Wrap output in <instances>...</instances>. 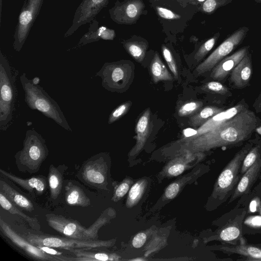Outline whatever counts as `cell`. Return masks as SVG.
Wrapping results in <instances>:
<instances>
[{"mask_svg":"<svg viewBox=\"0 0 261 261\" xmlns=\"http://www.w3.org/2000/svg\"><path fill=\"white\" fill-rule=\"evenodd\" d=\"M257 123L254 112L244 109L231 118L197 136L185 140V149L205 151L237 144L248 139Z\"/></svg>","mask_w":261,"mask_h":261,"instance_id":"obj_1","label":"cell"},{"mask_svg":"<svg viewBox=\"0 0 261 261\" xmlns=\"http://www.w3.org/2000/svg\"><path fill=\"white\" fill-rule=\"evenodd\" d=\"M19 71L0 50V130H7L19 117Z\"/></svg>","mask_w":261,"mask_h":261,"instance_id":"obj_2","label":"cell"},{"mask_svg":"<svg viewBox=\"0 0 261 261\" xmlns=\"http://www.w3.org/2000/svg\"><path fill=\"white\" fill-rule=\"evenodd\" d=\"M19 80L24 94V101L28 107L39 111L65 130L72 132L57 102L41 86L34 80L28 79L25 72L21 74Z\"/></svg>","mask_w":261,"mask_h":261,"instance_id":"obj_3","label":"cell"},{"mask_svg":"<svg viewBox=\"0 0 261 261\" xmlns=\"http://www.w3.org/2000/svg\"><path fill=\"white\" fill-rule=\"evenodd\" d=\"M49 154L46 140L34 128L28 129L23 147L14 155L18 170L24 173L38 172Z\"/></svg>","mask_w":261,"mask_h":261,"instance_id":"obj_4","label":"cell"},{"mask_svg":"<svg viewBox=\"0 0 261 261\" xmlns=\"http://www.w3.org/2000/svg\"><path fill=\"white\" fill-rule=\"evenodd\" d=\"M250 149V145L245 146L238 151L219 174L212 196L217 206L222 204L232 195L241 177L243 161Z\"/></svg>","mask_w":261,"mask_h":261,"instance_id":"obj_5","label":"cell"},{"mask_svg":"<svg viewBox=\"0 0 261 261\" xmlns=\"http://www.w3.org/2000/svg\"><path fill=\"white\" fill-rule=\"evenodd\" d=\"M26 239L30 243L36 246H46L68 250L70 249H88L108 247L111 246L112 244L111 241L80 240L36 234L31 233L28 234Z\"/></svg>","mask_w":261,"mask_h":261,"instance_id":"obj_6","label":"cell"},{"mask_svg":"<svg viewBox=\"0 0 261 261\" xmlns=\"http://www.w3.org/2000/svg\"><path fill=\"white\" fill-rule=\"evenodd\" d=\"M246 215L245 208L237 204L225 214L224 224L217 231L216 239L223 244L235 245L246 243L242 230V223Z\"/></svg>","mask_w":261,"mask_h":261,"instance_id":"obj_7","label":"cell"},{"mask_svg":"<svg viewBox=\"0 0 261 261\" xmlns=\"http://www.w3.org/2000/svg\"><path fill=\"white\" fill-rule=\"evenodd\" d=\"M106 154L99 153L86 160L77 173V178L84 185L92 189H102L107 182Z\"/></svg>","mask_w":261,"mask_h":261,"instance_id":"obj_8","label":"cell"},{"mask_svg":"<svg viewBox=\"0 0 261 261\" xmlns=\"http://www.w3.org/2000/svg\"><path fill=\"white\" fill-rule=\"evenodd\" d=\"M133 67L125 62L105 63L95 76L101 79L102 86L111 92H120L130 80Z\"/></svg>","mask_w":261,"mask_h":261,"instance_id":"obj_9","label":"cell"},{"mask_svg":"<svg viewBox=\"0 0 261 261\" xmlns=\"http://www.w3.org/2000/svg\"><path fill=\"white\" fill-rule=\"evenodd\" d=\"M44 0H25L18 18L13 35V49L19 52L39 14Z\"/></svg>","mask_w":261,"mask_h":261,"instance_id":"obj_10","label":"cell"},{"mask_svg":"<svg viewBox=\"0 0 261 261\" xmlns=\"http://www.w3.org/2000/svg\"><path fill=\"white\" fill-rule=\"evenodd\" d=\"M248 31V27H242L228 36L196 68L195 72L197 74L200 75L213 69L220 61L227 57L243 42Z\"/></svg>","mask_w":261,"mask_h":261,"instance_id":"obj_11","label":"cell"},{"mask_svg":"<svg viewBox=\"0 0 261 261\" xmlns=\"http://www.w3.org/2000/svg\"><path fill=\"white\" fill-rule=\"evenodd\" d=\"M0 230L12 243L33 259L44 261L72 260V258L48 254L18 235L6 222L0 218Z\"/></svg>","mask_w":261,"mask_h":261,"instance_id":"obj_12","label":"cell"},{"mask_svg":"<svg viewBox=\"0 0 261 261\" xmlns=\"http://www.w3.org/2000/svg\"><path fill=\"white\" fill-rule=\"evenodd\" d=\"M109 0H83L76 8L71 26L64 37L72 35L83 25L91 22L108 4Z\"/></svg>","mask_w":261,"mask_h":261,"instance_id":"obj_13","label":"cell"},{"mask_svg":"<svg viewBox=\"0 0 261 261\" xmlns=\"http://www.w3.org/2000/svg\"><path fill=\"white\" fill-rule=\"evenodd\" d=\"M48 225L53 229L68 238L89 240L87 228L77 221L54 214L45 215Z\"/></svg>","mask_w":261,"mask_h":261,"instance_id":"obj_14","label":"cell"},{"mask_svg":"<svg viewBox=\"0 0 261 261\" xmlns=\"http://www.w3.org/2000/svg\"><path fill=\"white\" fill-rule=\"evenodd\" d=\"M144 6L141 0H130L115 4L109 10L111 18L118 23H126L137 20Z\"/></svg>","mask_w":261,"mask_h":261,"instance_id":"obj_15","label":"cell"},{"mask_svg":"<svg viewBox=\"0 0 261 261\" xmlns=\"http://www.w3.org/2000/svg\"><path fill=\"white\" fill-rule=\"evenodd\" d=\"M261 176V156L258 158L253 165L241 177L227 204L234 201L241 196L249 193L254 185Z\"/></svg>","mask_w":261,"mask_h":261,"instance_id":"obj_16","label":"cell"},{"mask_svg":"<svg viewBox=\"0 0 261 261\" xmlns=\"http://www.w3.org/2000/svg\"><path fill=\"white\" fill-rule=\"evenodd\" d=\"M0 173L4 177L27 191L32 196H41L45 191L46 180L45 177L43 175L23 178L2 169H0Z\"/></svg>","mask_w":261,"mask_h":261,"instance_id":"obj_17","label":"cell"},{"mask_svg":"<svg viewBox=\"0 0 261 261\" xmlns=\"http://www.w3.org/2000/svg\"><path fill=\"white\" fill-rule=\"evenodd\" d=\"M249 47L244 46L224 58L213 68L210 76L216 80H224L248 53Z\"/></svg>","mask_w":261,"mask_h":261,"instance_id":"obj_18","label":"cell"},{"mask_svg":"<svg viewBox=\"0 0 261 261\" xmlns=\"http://www.w3.org/2000/svg\"><path fill=\"white\" fill-rule=\"evenodd\" d=\"M224 253L241 256L238 260L261 261V249L255 244L246 243L239 245L223 244L218 249Z\"/></svg>","mask_w":261,"mask_h":261,"instance_id":"obj_19","label":"cell"},{"mask_svg":"<svg viewBox=\"0 0 261 261\" xmlns=\"http://www.w3.org/2000/svg\"><path fill=\"white\" fill-rule=\"evenodd\" d=\"M115 37V32L104 26L99 27L98 22L94 19L90 23L88 31L80 39L73 49H77L87 44L96 42L100 39L111 40Z\"/></svg>","mask_w":261,"mask_h":261,"instance_id":"obj_20","label":"cell"},{"mask_svg":"<svg viewBox=\"0 0 261 261\" xmlns=\"http://www.w3.org/2000/svg\"><path fill=\"white\" fill-rule=\"evenodd\" d=\"M68 169L65 164L55 166L51 164L49 167L48 181L50 190V198L53 202L58 203L62 192L64 174Z\"/></svg>","mask_w":261,"mask_h":261,"instance_id":"obj_21","label":"cell"},{"mask_svg":"<svg viewBox=\"0 0 261 261\" xmlns=\"http://www.w3.org/2000/svg\"><path fill=\"white\" fill-rule=\"evenodd\" d=\"M77 184L73 180L67 181L65 186V201L71 206H88L91 204V200Z\"/></svg>","mask_w":261,"mask_h":261,"instance_id":"obj_22","label":"cell"},{"mask_svg":"<svg viewBox=\"0 0 261 261\" xmlns=\"http://www.w3.org/2000/svg\"><path fill=\"white\" fill-rule=\"evenodd\" d=\"M251 73V62L248 53L231 71L230 79L236 87H243L249 83Z\"/></svg>","mask_w":261,"mask_h":261,"instance_id":"obj_23","label":"cell"},{"mask_svg":"<svg viewBox=\"0 0 261 261\" xmlns=\"http://www.w3.org/2000/svg\"><path fill=\"white\" fill-rule=\"evenodd\" d=\"M150 110L146 109L139 118L135 128L136 133V144L133 152H139L145 145L150 134Z\"/></svg>","mask_w":261,"mask_h":261,"instance_id":"obj_24","label":"cell"},{"mask_svg":"<svg viewBox=\"0 0 261 261\" xmlns=\"http://www.w3.org/2000/svg\"><path fill=\"white\" fill-rule=\"evenodd\" d=\"M239 198L237 205L245 208L246 215L258 213L261 207V176L260 181L249 193Z\"/></svg>","mask_w":261,"mask_h":261,"instance_id":"obj_25","label":"cell"},{"mask_svg":"<svg viewBox=\"0 0 261 261\" xmlns=\"http://www.w3.org/2000/svg\"><path fill=\"white\" fill-rule=\"evenodd\" d=\"M245 109L242 104L237 105L225 111H222L210 118L197 130V134L193 136H197L218 126L220 124L231 118L242 110Z\"/></svg>","mask_w":261,"mask_h":261,"instance_id":"obj_26","label":"cell"},{"mask_svg":"<svg viewBox=\"0 0 261 261\" xmlns=\"http://www.w3.org/2000/svg\"><path fill=\"white\" fill-rule=\"evenodd\" d=\"M0 191L17 207L30 212L34 210V205L29 199L2 179L0 180Z\"/></svg>","mask_w":261,"mask_h":261,"instance_id":"obj_27","label":"cell"},{"mask_svg":"<svg viewBox=\"0 0 261 261\" xmlns=\"http://www.w3.org/2000/svg\"><path fill=\"white\" fill-rule=\"evenodd\" d=\"M0 204L3 209L12 214L17 215L24 219L32 229L36 231H41V226L37 219L31 217L22 212L1 191H0Z\"/></svg>","mask_w":261,"mask_h":261,"instance_id":"obj_28","label":"cell"},{"mask_svg":"<svg viewBox=\"0 0 261 261\" xmlns=\"http://www.w3.org/2000/svg\"><path fill=\"white\" fill-rule=\"evenodd\" d=\"M152 81L156 83L162 81H172L173 77L156 52L150 65Z\"/></svg>","mask_w":261,"mask_h":261,"instance_id":"obj_29","label":"cell"},{"mask_svg":"<svg viewBox=\"0 0 261 261\" xmlns=\"http://www.w3.org/2000/svg\"><path fill=\"white\" fill-rule=\"evenodd\" d=\"M223 111V109L215 106H207L191 116L189 124L193 127L201 126L215 115Z\"/></svg>","mask_w":261,"mask_h":261,"instance_id":"obj_30","label":"cell"},{"mask_svg":"<svg viewBox=\"0 0 261 261\" xmlns=\"http://www.w3.org/2000/svg\"><path fill=\"white\" fill-rule=\"evenodd\" d=\"M243 234H255L261 233V215H248L242 223Z\"/></svg>","mask_w":261,"mask_h":261,"instance_id":"obj_31","label":"cell"},{"mask_svg":"<svg viewBox=\"0 0 261 261\" xmlns=\"http://www.w3.org/2000/svg\"><path fill=\"white\" fill-rule=\"evenodd\" d=\"M128 53L138 62H141L145 56L147 45L144 42L129 41L124 44Z\"/></svg>","mask_w":261,"mask_h":261,"instance_id":"obj_32","label":"cell"},{"mask_svg":"<svg viewBox=\"0 0 261 261\" xmlns=\"http://www.w3.org/2000/svg\"><path fill=\"white\" fill-rule=\"evenodd\" d=\"M259 149V145H256L251 148L246 154L241 166L240 171L241 176L245 173L257 160L258 158L260 155Z\"/></svg>","mask_w":261,"mask_h":261,"instance_id":"obj_33","label":"cell"},{"mask_svg":"<svg viewBox=\"0 0 261 261\" xmlns=\"http://www.w3.org/2000/svg\"><path fill=\"white\" fill-rule=\"evenodd\" d=\"M220 35L219 32L216 33L214 36L207 39L200 46L194 56V59L197 62L201 60L213 48Z\"/></svg>","mask_w":261,"mask_h":261,"instance_id":"obj_34","label":"cell"},{"mask_svg":"<svg viewBox=\"0 0 261 261\" xmlns=\"http://www.w3.org/2000/svg\"><path fill=\"white\" fill-rule=\"evenodd\" d=\"M203 105L201 101H191L182 105L178 110V115L180 117H186L195 114L198 112Z\"/></svg>","mask_w":261,"mask_h":261,"instance_id":"obj_35","label":"cell"},{"mask_svg":"<svg viewBox=\"0 0 261 261\" xmlns=\"http://www.w3.org/2000/svg\"><path fill=\"white\" fill-rule=\"evenodd\" d=\"M105 212L95 220L93 224L87 228V235L89 240H96L98 237L99 229L105 225L107 221V218L105 215Z\"/></svg>","mask_w":261,"mask_h":261,"instance_id":"obj_36","label":"cell"},{"mask_svg":"<svg viewBox=\"0 0 261 261\" xmlns=\"http://www.w3.org/2000/svg\"><path fill=\"white\" fill-rule=\"evenodd\" d=\"M232 1V0H206L203 3L202 10L204 13L212 14L220 7L226 6Z\"/></svg>","mask_w":261,"mask_h":261,"instance_id":"obj_37","label":"cell"},{"mask_svg":"<svg viewBox=\"0 0 261 261\" xmlns=\"http://www.w3.org/2000/svg\"><path fill=\"white\" fill-rule=\"evenodd\" d=\"M131 105L130 101H127L118 106L110 114L108 123L110 124L123 116L128 112Z\"/></svg>","mask_w":261,"mask_h":261,"instance_id":"obj_38","label":"cell"},{"mask_svg":"<svg viewBox=\"0 0 261 261\" xmlns=\"http://www.w3.org/2000/svg\"><path fill=\"white\" fill-rule=\"evenodd\" d=\"M204 91L220 94H225L229 92L226 87L218 82H210L205 83L201 88Z\"/></svg>","mask_w":261,"mask_h":261,"instance_id":"obj_39","label":"cell"},{"mask_svg":"<svg viewBox=\"0 0 261 261\" xmlns=\"http://www.w3.org/2000/svg\"><path fill=\"white\" fill-rule=\"evenodd\" d=\"M163 55L168 66L176 79L178 77L177 66L170 50L165 45L162 46Z\"/></svg>","mask_w":261,"mask_h":261,"instance_id":"obj_40","label":"cell"},{"mask_svg":"<svg viewBox=\"0 0 261 261\" xmlns=\"http://www.w3.org/2000/svg\"><path fill=\"white\" fill-rule=\"evenodd\" d=\"M143 190L142 183L137 182L134 184L129 192L128 199L129 201L132 203H135L140 198Z\"/></svg>","mask_w":261,"mask_h":261,"instance_id":"obj_41","label":"cell"},{"mask_svg":"<svg viewBox=\"0 0 261 261\" xmlns=\"http://www.w3.org/2000/svg\"><path fill=\"white\" fill-rule=\"evenodd\" d=\"M156 10L158 15L162 18L167 19H176L180 18L179 15L166 8L158 7Z\"/></svg>","mask_w":261,"mask_h":261,"instance_id":"obj_42","label":"cell"},{"mask_svg":"<svg viewBox=\"0 0 261 261\" xmlns=\"http://www.w3.org/2000/svg\"><path fill=\"white\" fill-rule=\"evenodd\" d=\"M179 190V186L177 183L170 184L165 191V196L168 199H173L177 194Z\"/></svg>","mask_w":261,"mask_h":261,"instance_id":"obj_43","label":"cell"},{"mask_svg":"<svg viewBox=\"0 0 261 261\" xmlns=\"http://www.w3.org/2000/svg\"><path fill=\"white\" fill-rule=\"evenodd\" d=\"M146 240V235L143 232L138 233L132 241V245L136 248H141Z\"/></svg>","mask_w":261,"mask_h":261,"instance_id":"obj_44","label":"cell"},{"mask_svg":"<svg viewBox=\"0 0 261 261\" xmlns=\"http://www.w3.org/2000/svg\"><path fill=\"white\" fill-rule=\"evenodd\" d=\"M185 170V166L182 164H175L170 166L168 169V173L173 176L180 174Z\"/></svg>","mask_w":261,"mask_h":261,"instance_id":"obj_45","label":"cell"},{"mask_svg":"<svg viewBox=\"0 0 261 261\" xmlns=\"http://www.w3.org/2000/svg\"><path fill=\"white\" fill-rule=\"evenodd\" d=\"M129 185L126 182H123L120 184L116 189L115 192V197H121L123 196L128 191Z\"/></svg>","mask_w":261,"mask_h":261,"instance_id":"obj_46","label":"cell"},{"mask_svg":"<svg viewBox=\"0 0 261 261\" xmlns=\"http://www.w3.org/2000/svg\"><path fill=\"white\" fill-rule=\"evenodd\" d=\"M37 247H38L39 248H40L46 253L51 255L61 256L62 255V252H59L55 249H53L52 247L46 246H37Z\"/></svg>","mask_w":261,"mask_h":261,"instance_id":"obj_47","label":"cell"},{"mask_svg":"<svg viewBox=\"0 0 261 261\" xmlns=\"http://www.w3.org/2000/svg\"><path fill=\"white\" fill-rule=\"evenodd\" d=\"M3 1V0H0V26L1 25V22H2V12Z\"/></svg>","mask_w":261,"mask_h":261,"instance_id":"obj_48","label":"cell"},{"mask_svg":"<svg viewBox=\"0 0 261 261\" xmlns=\"http://www.w3.org/2000/svg\"><path fill=\"white\" fill-rule=\"evenodd\" d=\"M256 130L257 131V132L261 134V126H260L259 127H258L257 129H256Z\"/></svg>","mask_w":261,"mask_h":261,"instance_id":"obj_49","label":"cell"},{"mask_svg":"<svg viewBox=\"0 0 261 261\" xmlns=\"http://www.w3.org/2000/svg\"><path fill=\"white\" fill-rule=\"evenodd\" d=\"M256 3L261 4V0H254Z\"/></svg>","mask_w":261,"mask_h":261,"instance_id":"obj_50","label":"cell"},{"mask_svg":"<svg viewBox=\"0 0 261 261\" xmlns=\"http://www.w3.org/2000/svg\"><path fill=\"white\" fill-rule=\"evenodd\" d=\"M257 247H259L261 249V244H255Z\"/></svg>","mask_w":261,"mask_h":261,"instance_id":"obj_51","label":"cell"},{"mask_svg":"<svg viewBox=\"0 0 261 261\" xmlns=\"http://www.w3.org/2000/svg\"><path fill=\"white\" fill-rule=\"evenodd\" d=\"M258 214H259V215H261V207H260V209L259 210Z\"/></svg>","mask_w":261,"mask_h":261,"instance_id":"obj_52","label":"cell"},{"mask_svg":"<svg viewBox=\"0 0 261 261\" xmlns=\"http://www.w3.org/2000/svg\"><path fill=\"white\" fill-rule=\"evenodd\" d=\"M261 156V155H260Z\"/></svg>","mask_w":261,"mask_h":261,"instance_id":"obj_53","label":"cell"}]
</instances>
